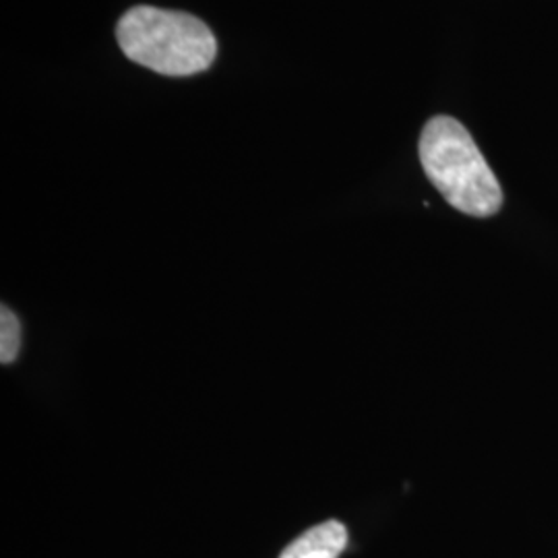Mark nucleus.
I'll list each match as a JSON object with an SVG mask.
<instances>
[{
	"label": "nucleus",
	"instance_id": "1",
	"mask_svg": "<svg viewBox=\"0 0 558 558\" xmlns=\"http://www.w3.org/2000/svg\"><path fill=\"white\" fill-rule=\"evenodd\" d=\"M420 161L445 201L472 218H490L502 207V189L470 131L451 117L428 120L420 135Z\"/></svg>",
	"mask_w": 558,
	"mask_h": 558
},
{
	"label": "nucleus",
	"instance_id": "2",
	"mask_svg": "<svg viewBox=\"0 0 558 558\" xmlns=\"http://www.w3.org/2000/svg\"><path fill=\"white\" fill-rule=\"evenodd\" d=\"M120 50L141 66L168 77L207 71L218 54V41L203 21L156 7H135L117 25Z\"/></svg>",
	"mask_w": 558,
	"mask_h": 558
},
{
	"label": "nucleus",
	"instance_id": "3",
	"mask_svg": "<svg viewBox=\"0 0 558 558\" xmlns=\"http://www.w3.org/2000/svg\"><path fill=\"white\" fill-rule=\"evenodd\" d=\"M348 544V530L338 519H329L304 532L279 558H339Z\"/></svg>",
	"mask_w": 558,
	"mask_h": 558
},
{
	"label": "nucleus",
	"instance_id": "4",
	"mask_svg": "<svg viewBox=\"0 0 558 558\" xmlns=\"http://www.w3.org/2000/svg\"><path fill=\"white\" fill-rule=\"evenodd\" d=\"M21 350V323L13 311L0 308V362L11 364Z\"/></svg>",
	"mask_w": 558,
	"mask_h": 558
}]
</instances>
